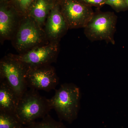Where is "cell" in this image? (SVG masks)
<instances>
[{"label":"cell","mask_w":128,"mask_h":128,"mask_svg":"<svg viewBox=\"0 0 128 128\" xmlns=\"http://www.w3.org/2000/svg\"><path fill=\"white\" fill-rule=\"evenodd\" d=\"M80 97V88L76 85L62 84L50 99L52 109L55 110L60 120L72 123L78 116Z\"/></svg>","instance_id":"1"},{"label":"cell","mask_w":128,"mask_h":128,"mask_svg":"<svg viewBox=\"0 0 128 128\" xmlns=\"http://www.w3.org/2000/svg\"><path fill=\"white\" fill-rule=\"evenodd\" d=\"M52 109L50 99L41 96L37 90L30 89L19 99L16 114L25 126L43 118Z\"/></svg>","instance_id":"2"},{"label":"cell","mask_w":128,"mask_h":128,"mask_svg":"<svg viewBox=\"0 0 128 128\" xmlns=\"http://www.w3.org/2000/svg\"><path fill=\"white\" fill-rule=\"evenodd\" d=\"M117 16L112 12H102L98 8L84 28V33L92 41H105L114 44Z\"/></svg>","instance_id":"3"},{"label":"cell","mask_w":128,"mask_h":128,"mask_svg":"<svg viewBox=\"0 0 128 128\" xmlns=\"http://www.w3.org/2000/svg\"><path fill=\"white\" fill-rule=\"evenodd\" d=\"M15 33L14 45L19 54L49 42L43 28L28 16L21 19Z\"/></svg>","instance_id":"4"},{"label":"cell","mask_w":128,"mask_h":128,"mask_svg":"<svg viewBox=\"0 0 128 128\" xmlns=\"http://www.w3.org/2000/svg\"><path fill=\"white\" fill-rule=\"evenodd\" d=\"M27 67L10 54L0 61V79L5 80L19 98L28 90L25 80Z\"/></svg>","instance_id":"5"},{"label":"cell","mask_w":128,"mask_h":128,"mask_svg":"<svg viewBox=\"0 0 128 128\" xmlns=\"http://www.w3.org/2000/svg\"><path fill=\"white\" fill-rule=\"evenodd\" d=\"M59 43L49 42L22 54H10L27 68L49 65L57 60L59 52Z\"/></svg>","instance_id":"6"},{"label":"cell","mask_w":128,"mask_h":128,"mask_svg":"<svg viewBox=\"0 0 128 128\" xmlns=\"http://www.w3.org/2000/svg\"><path fill=\"white\" fill-rule=\"evenodd\" d=\"M25 80L30 89L46 92L55 89L59 82L55 68L50 65L27 68Z\"/></svg>","instance_id":"7"},{"label":"cell","mask_w":128,"mask_h":128,"mask_svg":"<svg viewBox=\"0 0 128 128\" xmlns=\"http://www.w3.org/2000/svg\"><path fill=\"white\" fill-rule=\"evenodd\" d=\"M61 11L68 29L84 28L94 12L91 6L78 0H64Z\"/></svg>","instance_id":"8"},{"label":"cell","mask_w":128,"mask_h":128,"mask_svg":"<svg viewBox=\"0 0 128 128\" xmlns=\"http://www.w3.org/2000/svg\"><path fill=\"white\" fill-rule=\"evenodd\" d=\"M44 28V30L49 41L57 43H59L69 29L61 11L57 7L50 11Z\"/></svg>","instance_id":"9"},{"label":"cell","mask_w":128,"mask_h":128,"mask_svg":"<svg viewBox=\"0 0 128 128\" xmlns=\"http://www.w3.org/2000/svg\"><path fill=\"white\" fill-rule=\"evenodd\" d=\"M19 98L5 80L0 79V111L16 114Z\"/></svg>","instance_id":"10"},{"label":"cell","mask_w":128,"mask_h":128,"mask_svg":"<svg viewBox=\"0 0 128 128\" xmlns=\"http://www.w3.org/2000/svg\"><path fill=\"white\" fill-rule=\"evenodd\" d=\"M16 16L10 10L5 7L0 9V35L1 39L9 40L13 36L19 23Z\"/></svg>","instance_id":"11"},{"label":"cell","mask_w":128,"mask_h":128,"mask_svg":"<svg viewBox=\"0 0 128 128\" xmlns=\"http://www.w3.org/2000/svg\"><path fill=\"white\" fill-rule=\"evenodd\" d=\"M50 5L47 0H36L32 5L28 14L30 17L42 28L44 26L50 12Z\"/></svg>","instance_id":"12"},{"label":"cell","mask_w":128,"mask_h":128,"mask_svg":"<svg viewBox=\"0 0 128 128\" xmlns=\"http://www.w3.org/2000/svg\"><path fill=\"white\" fill-rule=\"evenodd\" d=\"M16 114L0 111V128H24Z\"/></svg>","instance_id":"13"},{"label":"cell","mask_w":128,"mask_h":128,"mask_svg":"<svg viewBox=\"0 0 128 128\" xmlns=\"http://www.w3.org/2000/svg\"><path fill=\"white\" fill-rule=\"evenodd\" d=\"M39 121H34L24 128H67L61 121H56L48 114Z\"/></svg>","instance_id":"14"},{"label":"cell","mask_w":128,"mask_h":128,"mask_svg":"<svg viewBox=\"0 0 128 128\" xmlns=\"http://www.w3.org/2000/svg\"><path fill=\"white\" fill-rule=\"evenodd\" d=\"M106 4L110 6L117 12L128 10V5L126 0H106Z\"/></svg>","instance_id":"15"},{"label":"cell","mask_w":128,"mask_h":128,"mask_svg":"<svg viewBox=\"0 0 128 128\" xmlns=\"http://www.w3.org/2000/svg\"><path fill=\"white\" fill-rule=\"evenodd\" d=\"M34 1V0H16L17 3L22 11L24 14L27 12L28 16Z\"/></svg>","instance_id":"16"},{"label":"cell","mask_w":128,"mask_h":128,"mask_svg":"<svg viewBox=\"0 0 128 128\" xmlns=\"http://www.w3.org/2000/svg\"><path fill=\"white\" fill-rule=\"evenodd\" d=\"M89 6H95L100 8L105 5L106 0H78Z\"/></svg>","instance_id":"17"},{"label":"cell","mask_w":128,"mask_h":128,"mask_svg":"<svg viewBox=\"0 0 128 128\" xmlns=\"http://www.w3.org/2000/svg\"><path fill=\"white\" fill-rule=\"evenodd\" d=\"M126 2H127V3H128V0H126Z\"/></svg>","instance_id":"18"},{"label":"cell","mask_w":128,"mask_h":128,"mask_svg":"<svg viewBox=\"0 0 128 128\" xmlns=\"http://www.w3.org/2000/svg\"></svg>","instance_id":"19"}]
</instances>
